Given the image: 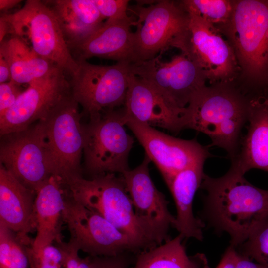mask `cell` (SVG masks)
Listing matches in <instances>:
<instances>
[{"label": "cell", "mask_w": 268, "mask_h": 268, "mask_svg": "<svg viewBox=\"0 0 268 268\" xmlns=\"http://www.w3.org/2000/svg\"><path fill=\"white\" fill-rule=\"evenodd\" d=\"M26 250L31 268H62L63 254L57 246L50 244L37 251L26 246Z\"/></svg>", "instance_id": "f1b7e54d"}, {"label": "cell", "mask_w": 268, "mask_h": 268, "mask_svg": "<svg viewBox=\"0 0 268 268\" xmlns=\"http://www.w3.org/2000/svg\"><path fill=\"white\" fill-rule=\"evenodd\" d=\"M124 106L125 118L176 133L183 130L182 114L173 109L147 82L131 72Z\"/></svg>", "instance_id": "e0dca14e"}, {"label": "cell", "mask_w": 268, "mask_h": 268, "mask_svg": "<svg viewBox=\"0 0 268 268\" xmlns=\"http://www.w3.org/2000/svg\"><path fill=\"white\" fill-rule=\"evenodd\" d=\"M238 254L237 249L230 245L226 249L215 268H235Z\"/></svg>", "instance_id": "836d02e7"}, {"label": "cell", "mask_w": 268, "mask_h": 268, "mask_svg": "<svg viewBox=\"0 0 268 268\" xmlns=\"http://www.w3.org/2000/svg\"><path fill=\"white\" fill-rule=\"evenodd\" d=\"M124 119L126 126L144 148L145 155L158 169L167 186L179 172L211 156L207 147L195 139L178 138L146 124Z\"/></svg>", "instance_id": "9a60e30c"}, {"label": "cell", "mask_w": 268, "mask_h": 268, "mask_svg": "<svg viewBox=\"0 0 268 268\" xmlns=\"http://www.w3.org/2000/svg\"><path fill=\"white\" fill-rule=\"evenodd\" d=\"M0 55L10 66L11 80L20 85L29 84L60 68L37 54L21 39L14 35L0 43Z\"/></svg>", "instance_id": "cb8c5ba5"}, {"label": "cell", "mask_w": 268, "mask_h": 268, "mask_svg": "<svg viewBox=\"0 0 268 268\" xmlns=\"http://www.w3.org/2000/svg\"><path fill=\"white\" fill-rule=\"evenodd\" d=\"M235 268H268V267L245 257L238 252Z\"/></svg>", "instance_id": "e575fe53"}, {"label": "cell", "mask_w": 268, "mask_h": 268, "mask_svg": "<svg viewBox=\"0 0 268 268\" xmlns=\"http://www.w3.org/2000/svg\"><path fill=\"white\" fill-rule=\"evenodd\" d=\"M67 224L68 243L91 256L111 257L142 252L126 235L102 216L76 202L65 192L62 213Z\"/></svg>", "instance_id": "8fae6325"}, {"label": "cell", "mask_w": 268, "mask_h": 268, "mask_svg": "<svg viewBox=\"0 0 268 268\" xmlns=\"http://www.w3.org/2000/svg\"><path fill=\"white\" fill-rule=\"evenodd\" d=\"M0 164L23 185L36 191L52 176L41 123L0 136Z\"/></svg>", "instance_id": "4fadbf2b"}, {"label": "cell", "mask_w": 268, "mask_h": 268, "mask_svg": "<svg viewBox=\"0 0 268 268\" xmlns=\"http://www.w3.org/2000/svg\"><path fill=\"white\" fill-rule=\"evenodd\" d=\"M205 161L195 163L179 172L168 186L175 201L177 214L174 227L183 238L202 241V221L193 212V202L197 190L200 188L205 174Z\"/></svg>", "instance_id": "44dd1931"}, {"label": "cell", "mask_w": 268, "mask_h": 268, "mask_svg": "<svg viewBox=\"0 0 268 268\" xmlns=\"http://www.w3.org/2000/svg\"><path fill=\"white\" fill-rule=\"evenodd\" d=\"M24 90L11 80L0 84V118L10 109Z\"/></svg>", "instance_id": "1f68e13d"}, {"label": "cell", "mask_w": 268, "mask_h": 268, "mask_svg": "<svg viewBox=\"0 0 268 268\" xmlns=\"http://www.w3.org/2000/svg\"><path fill=\"white\" fill-rule=\"evenodd\" d=\"M61 69L30 84L9 110L0 118V136L24 130L44 119L71 92L69 81Z\"/></svg>", "instance_id": "2e32d148"}, {"label": "cell", "mask_w": 268, "mask_h": 268, "mask_svg": "<svg viewBox=\"0 0 268 268\" xmlns=\"http://www.w3.org/2000/svg\"><path fill=\"white\" fill-rule=\"evenodd\" d=\"M77 62V69L70 77L71 93L89 120L124 105L130 73L129 63L100 65L86 60Z\"/></svg>", "instance_id": "9c48e42d"}, {"label": "cell", "mask_w": 268, "mask_h": 268, "mask_svg": "<svg viewBox=\"0 0 268 268\" xmlns=\"http://www.w3.org/2000/svg\"><path fill=\"white\" fill-rule=\"evenodd\" d=\"M252 98L235 83L206 85L185 108L183 129L205 134L211 139L210 146L224 149L232 161L239 151L241 133L248 122Z\"/></svg>", "instance_id": "7a4b0ae2"}, {"label": "cell", "mask_w": 268, "mask_h": 268, "mask_svg": "<svg viewBox=\"0 0 268 268\" xmlns=\"http://www.w3.org/2000/svg\"><path fill=\"white\" fill-rule=\"evenodd\" d=\"M182 3L189 21L181 53L202 68L210 84L235 83L240 69L232 46L217 29Z\"/></svg>", "instance_id": "7c38bea8"}, {"label": "cell", "mask_w": 268, "mask_h": 268, "mask_svg": "<svg viewBox=\"0 0 268 268\" xmlns=\"http://www.w3.org/2000/svg\"><path fill=\"white\" fill-rule=\"evenodd\" d=\"M149 158L121 175L131 199L135 217L142 229L157 245L167 241L174 227L175 216L170 212L169 201L155 186L149 173Z\"/></svg>", "instance_id": "5bb4252c"}, {"label": "cell", "mask_w": 268, "mask_h": 268, "mask_svg": "<svg viewBox=\"0 0 268 268\" xmlns=\"http://www.w3.org/2000/svg\"><path fill=\"white\" fill-rule=\"evenodd\" d=\"M106 20L123 19L129 17L127 14V0H91Z\"/></svg>", "instance_id": "4dcf8cb0"}, {"label": "cell", "mask_w": 268, "mask_h": 268, "mask_svg": "<svg viewBox=\"0 0 268 268\" xmlns=\"http://www.w3.org/2000/svg\"><path fill=\"white\" fill-rule=\"evenodd\" d=\"M124 112L106 111L83 125L84 164L91 177L129 170L128 157L134 139L125 128Z\"/></svg>", "instance_id": "ba28073f"}, {"label": "cell", "mask_w": 268, "mask_h": 268, "mask_svg": "<svg viewBox=\"0 0 268 268\" xmlns=\"http://www.w3.org/2000/svg\"><path fill=\"white\" fill-rule=\"evenodd\" d=\"M64 186L69 197L104 217L141 252L157 246L138 223L121 175L106 173L89 179L77 177Z\"/></svg>", "instance_id": "277c9868"}, {"label": "cell", "mask_w": 268, "mask_h": 268, "mask_svg": "<svg viewBox=\"0 0 268 268\" xmlns=\"http://www.w3.org/2000/svg\"><path fill=\"white\" fill-rule=\"evenodd\" d=\"M154 58L129 63L130 72L151 85L175 110L183 114L194 95L206 86L202 68L181 53L167 62Z\"/></svg>", "instance_id": "30bf717a"}, {"label": "cell", "mask_w": 268, "mask_h": 268, "mask_svg": "<svg viewBox=\"0 0 268 268\" xmlns=\"http://www.w3.org/2000/svg\"><path fill=\"white\" fill-rule=\"evenodd\" d=\"M36 196L35 191L0 164V222L15 232L26 246L32 245L28 234L36 229Z\"/></svg>", "instance_id": "ac0fdd59"}, {"label": "cell", "mask_w": 268, "mask_h": 268, "mask_svg": "<svg viewBox=\"0 0 268 268\" xmlns=\"http://www.w3.org/2000/svg\"><path fill=\"white\" fill-rule=\"evenodd\" d=\"M133 254L125 253L115 256H94V268H129L133 262Z\"/></svg>", "instance_id": "d6a6232c"}, {"label": "cell", "mask_w": 268, "mask_h": 268, "mask_svg": "<svg viewBox=\"0 0 268 268\" xmlns=\"http://www.w3.org/2000/svg\"><path fill=\"white\" fill-rule=\"evenodd\" d=\"M248 122L231 165L243 174L252 169L268 172V97L252 98Z\"/></svg>", "instance_id": "ffe728a7"}, {"label": "cell", "mask_w": 268, "mask_h": 268, "mask_svg": "<svg viewBox=\"0 0 268 268\" xmlns=\"http://www.w3.org/2000/svg\"><path fill=\"white\" fill-rule=\"evenodd\" d=\"M179 234L161 245L136 256L132 268H210L206 256L197 253L188 256Z\"/></svg>", "instance_id": "d4e9b609"}, {"label": "cell", "mask_w": 268, "mask_h": 268, "mask_svg": "<svg viewBox=\"0 0 268 268\" xmlns=\"http://www.w3.org/2000/svg\"><path fill=\"white\" fill-rule=\"evenodd\" d=\"M11 73L10 66L7 60L0 55V83L10 81Z\"/></svg>", "instance_id": "d590c367"}, {"label": "cell", "mask_w": 268, "mask_h": 268, "mask_svg": "<svg viewBox=\"0 0 268 268\" xmlns=\"http://www.w3.org/2000/svg\"><path fill=\"white\" fill-rule=\"evenodd\" d=\"M65 190L61 182L51 176L37 191L34 215L37 234L31 247L37 251L62 241L59 222L64 207Z\"/></svg>", "instance_id": "7402d4cb"}, {"label": "cell", "mask_w": 268, "mask_h": 268, "mask_svg": "<svg viewBox=\"0 0 268 268\" xmlns=\"http://www.w3.org/2000/svg\"><path fill=\"white\" fill-rule=\"evenodd\" d=\"M56 243L63 254L62 268H94V256L82 258L78 255L79 250L68 242Z\"/></svg>", "instance_id": "f546056e"}, {"label": "cell", "mask_w": 268, "mask_h": 268, "mask_svg": "<svg viewBox=\"0 0 268 268\" xmlns=\"http://www.w3.org/2000/svg\"><path fill=\"white\" fill-rule=\"evenodd\" d=\"M2 16L9 25V34L21 39L67 75L70 77L75 72L77 62L70 52L55 15L45 3L28 0L16 12Z\"/></svg>", "instance_id": "52a82bcc"}, {"label": "cell", "mask_w": 268, "mask_h": 268, "mask_svg": "<svg viewBox=\"0 0 268 268\" xmlns=\"http://www.w3.org/2000/svg\"><path fill=\"white\" fill-rule=\"evenodd\" d=\"M22 1L21 0H0V10L6 12Z\"/></svg>", "instance_id": "8d00e7d4"}, {"label": "cell", "mask_w": 268, "mask_h": 268, "mask_svg": "<svg viewBox=\"0 0 268 268\" xmlns=\"http://www.w3.org/2000/svg\"><path fill=\"white\" fill-rule=\"evenodd\" d=\"M9 27L5 20L1 16L0 18V43L4 40L7 34H9Z\"/></svg>", "instance_id": "74e56055"}, {"label": "cell", "mask_w": 268, "mask_h": 268, "mask_svg": "<svg viewBox=\"0 0 268 268\" xmlns=\"http://www.w3.org/2000/svg\"><path fill=\"white\" fill-rule=\"evenodd\" d=\"M244 175L231 165L221 177L205 174L200 186L206 193L205 219L217 232L227 233L235 249L268 219V190L255 186Z\"/></svg>", "instance_id": "6da1fadb"}, {"label": "cell", "mask_w": 268, "mask_h": 268, "mask_svg": "<svg viewBox=\"0 0 268 268\" xmlns=\"http://www.w3.org/2000/svg\"><path fill=\"white\" fill-rule=\"evenodd\" d=\"M234 1L235 0H182L185 5L192 8L220 33L231 19Z\"/></svg>", "instance_id": "484cf974"}, {"label": "cell", "mask_w": 268, "mask_h": 268, "mask_svg": "<svg viewBox=\"0 0 268 268\" xmlns=\"http://www.w3.org/2000/svg\"><path fill=\"white\" fill-rule=\"evenodd\" d=\"M79 105L70 92L39 121L45 135L52 176L63 186L72 178L82 176L84 136Z\"/></svg>", "instance_id": "8992f818"}, {"label": "cell", "mask_w": 268, "mask_h": 268, "mask_svg": "<svg viewBox=\"0 0 268 268\" xmlns=\"http://www.w3.org/2000/svg\"><path fill=\"white\" fill-rule=\"evenodd\" d=\"M220 33L234 50L241 89L252 97L268 96V0H235Z\"/></svg>", "instance_id": "3957f363"}, {"label": "cell", "mask_w": 268, "mask_h": 268, "mask_svg": "<svg viewBox=\"0 0 268 268\" xmlns=\"http://www.w3.org/2000/svg\"><path fill=\"white\" fill-rule=\"evenodd\" d=\"M26 246L15 232L0 222V268H27Z\"/></svg>", "instance_id": "4316f807"}, {"label": "cell", "mask_w": 268, "mask_h": 268, "mask_svg": "<svg viewBox=\"0 0 268 268\" xmlns=\"http://www.w3.org/2000/svg\"><path fill=\"white\" fill-rule=\"evenodd\" d=\"M48 1L46 4L55 15L68 48L87 38L104 23L91 0Z\"/></svg>", "instance_id": "603a6c76"}, {"label": "cell", "mask_w": 268, "mask_h": 268, "mask_svg": "<svg viewBox=\"0 0 268 268\" xmlns=\"http://www.w3.org/2000/svg\"><path fill=\"white\" fill-rule=\"evenodd\" d=\"M130 17L116 20H106L103 25L87 38L69 47L76 61L93 57L126 62L131 50L134 24Z\"/></svg>", "instance_id": "d6986e66"}, {"label": "cell", "mask_w": 268, "mask_h": 268, "mask_svg": "<svg viewBox=\"0 0 268 268\" xmlns=\"http://www.w3.org/2000/svg\"><path fill=\"white\" fill-rule=\"evenodd\" d=\"M241 255L268 268V219L261 223L239 247Z\"/></svg>", "instance_id": "83f0119b"}, {"label": "cell", "mask_w": 268, "mask_h": 268, "mask_svg": "<svg viewBox=\"0 0 268 268\" xmlns=\"http://www.w3.org/2000/svg\"><path fill=\"white\" fill-rule=\"evenodd\" d=\"M135 11L138 19L134 24L136 29L132 32L128 63L152 59L171 47L181 50L189 21L181 0H159L138 5Z\"/></svg>", "instance_id": "5b68a950"}]
</instances>
